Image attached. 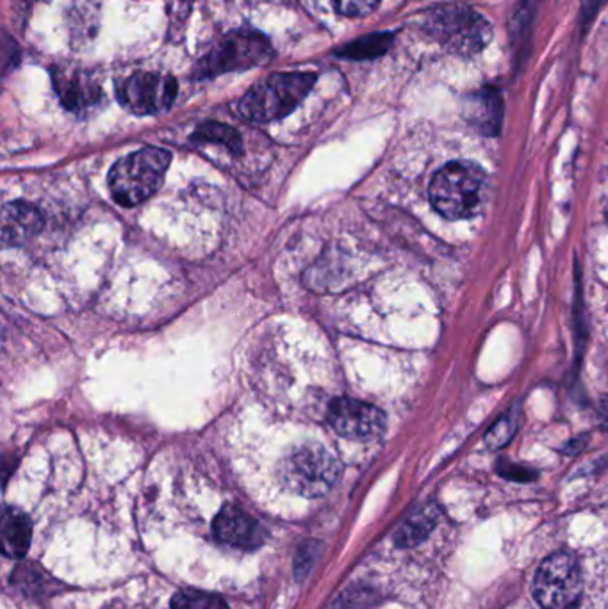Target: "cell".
<instances>
[{"label": "cell", "instance_id": "1", "mask_svg": "<svg viewBox=\"0 0 608 609\" xmlns=\"http://www.w3.org/2000/svg\"><path fill=\"white\" fill-rule=\"evenodd\" d=\"M172 156L163 148L147 147L120 159L109 173V189L122 207H136L156 195Z\"/></svg>", "mask_w": 608, "mask_h": 609}, {"label": "cell", "instance_id": "2", "mask_svg": "<svg viewBox=\"0 0 608 609\" xmlns=\"http://www.w3.org/2000/svg\"><path fill=\"white\" fill-rule=\"evenodd\" d=\"M485 197V173L476 164L456 161L435 173L431 202L441 216L466 220L475 216Z\"/></svg>", "mask_w": 608, "mask_h": 609}, {"label": "cell", "instance_id": "3", "mask_svg": "<svg viewBox=\"0 0 608 609\" xmlns=\"http://www.w3.org/2000/svg\"><path fill=\"white\" fill-rule=\"evenodd\" d=\"M314 83L317 75L311 72L270 75L243 97L239 113L250 122L259 123L284 119L300 105Z\"/></svg>", "mask_w": 608, "mask_h": 609}, {"label": "cell", "instance_id": "4", "mask_svg": "<svg viewBox=\"0 0 608 609\" xmlns=\"http://www.w3.org/2000/svg\"><path fill=\"white\" fill-rule=\"evenodd\" d=\"M425 29L446 50L460 55L479 54L493 38L489 22L468 5L437 8L426 18Z\"/></svg>", "mask_w": 608, "mask_h": 609}, {"label": "cell", "instance_id": "5", "mask_svg": "<svg viewBox=\"0 0 608 609\" xmlns=\"http://www.w3.org/2000/svg\"><path fill=\"white\" fill-rule=\"evenodd\" d=\"M270 41L256 30H236L225 36L213 50L198 63L200 77H216L227 72H245L272 60Z\"/></svg>", "mask_w": 608, "mask_h": 609}, {"label": "cell", "instance_id": "6", "mask_svg": "<svg viewBox=\"0 0 608 609\" xmlns=\"http://www.w3.org/2000/svg\"><path fill=\"white\" fill-rule=\"evenodd\" d=\"M584 594L579 561L569 552H555L543 561L534 580L541 608L574 609Z\"/></svg>", "mask_w": 608, "mask_h": 609}, {"label": "cell", "instance_id": "7", "mask_svg": "<svg viewBox=\"0 0 608 609\" xmlns=\"http://www.w3.org/2000/svg\"><path fill=\"white\" fill-rule=\"evenodd\" d=\"M284 482L306 497H320L331 490L339 476V463L325 447L309 444L297 447L284 460Z\"/></svg>", "mask_w": 608, "mask_h": 609}, {"label": "cell", "instance_id": "8", "mask_svg": "<svg viewBox=\"0 0 608 609\" xmlns=\"http://www.w3.org/2000/svg\"><path fill=\"white\" fill-rule=\"evenodd\" d=\"M177 91V80L159 72H138L122 80L116 88L120 103L139 116L164 113L174 105Z\"/></svg>", "mask_w": 608, "mask_h": 609}, {"label": "cell", "instance_id": "9", "mask_svg": "<svg viewBox=\"0 0 608 609\" xmlns=\"http://www.w3.org/2000/svg\"><path fill=\"white\" fill-rule=\"evenodd\" d=\"M326 419L337 435L353 440L379 437L386 427V415L382 410L357 399L342 398L332 401Z\"/></svg>", "mask_w": 608, "mask_h": 609}, {"label": "cell", "instance_id": "10", "mask_svg": "<svg viewBox=\"0 0 608 609\" xmlns=\"http://www.w3.org/2000/svg\"><path fill=\"white\" fill-rule=\"evenodd\" d=\"M52 83L61 103L70 113L85 116L89 111L99 108L102 100V88L94 75L72 64L55 66L52 70Z\"/></svg>", "mask_w": 608, "mask_h": 609}, {"label": "cell", "instance_id": "11", "mask_svg": "<svg viewBox=\"0 0 608 609\" xmlns=\"http://www.w3.org/2000/svg\"><path fill=\"white\" fill-rule=\"evenodd\" d=\"M214 536L228 546L258 547L262 542V531L258 522L245 511L225 507L214 519Z\"/></svg>", "mask_w": 608, "mask_h": 609}, {"label": "cell", "instance_id": "12", "mask_svg": "<svg viewBox=\"0 0 608 609\" xmlns=\"http://www.w3.org/2000/svg\"><path fill=\"white\" fill-rule=\"evenodd\" d=\"M38 209L24 202H11L2 211V237L5 245H22L41 231Z\"/></svg>", "mask_w": 608, "mask_h": 609}, {"label": "cell", "instance_id": "13", "mask_svg": "<svg viewBox=\"0 0 608 609\" xmlns=\"http://www.w3.org/2000/svg\"><path fill=\"white\" fill-rule=\"evenodd\" d=\"M466 116L480 133L493 136L500 130L501 116H504V102L495 89H484L475 97H471Z\"/></svg>", "mask_w": 608, "mask_h": 609}, {"label": "cell", "instance_id": "14", "mask_svg": "<svg viewBox=\"0 0 608 609\" xmlns=\"http://www.w3.org/2000/svg\"><path fill=\"white\" fill-rule=\"evenodd\" d=\"M30 546V522L25 513L5 508L2 515V550L8 558H24Z\"/></svg>", "mask_w": 608, "mask_h": 609}, {"label": "cell", "instance_id": "15", "mask_svg": "<svg viewBox=\"0 0 608 609\" xmlns=\"http://www.w3.org/2000/svg\"><path fill=\"white\" fill-rule=\"evenodd\" d=\"M392 44L393 36L387 35V33L364 36V38H359V40L348 44L347 47H343L339 50V58H345V60H371V58L386 54Z\"/></svg>", "mask_w": 608, "mask_h": 609}, {"label": "cell", "instance_id": "16", "mask_svg": "<svg viewBox=\"0 0 608 609\" xmlns=\"http://www.w3.org/2000/svg\"><path fill=\"white\" fill-rule=\"evenodd\" d=\"M195 141L216 142L228 148L231 152H241V138L233 127H227L223 123L208 122L200 125L194 134Z\"/></svg>", "mask_w": 608, "mask_h": 609}, {"label": "cell", "instance_id": "17", "mask_svg": "<svg viewBox=\"0 0 608 609\" xmlns=\"http://www.w3.org/2000/svg\"><path fill=\"white\" fill-rule=\"evenodd\" d=\"M435 524V511L432 508L421 510L420 513L412 515L409 521L404 524L400 533L396 535V540L400 546H414L418 542L423 540Z\"/></svg>", "mask_w": 608, "mask_h": 609}, {"label": "cell", "instance_id": "18", "mask_svg": "<svg viewBox=\"0 0 608 609\" xmlns=\"http://www.w3.org/2000/svg\"><path fill=\"white\" fill-rule=\"evenodd\" d=\"M172 609H228V606L218 595L200 589H183L172 599Z\"/></svg>", "mask_w": 608, "mask_h": 609}, {"label": "cell", "instance_id": "19", "mask_svg": "<svg viewBox=\"0 0 608 609\" xmlns=\"http://www.w3.org/2000/svg\"><path fill=\"white\" fill-rule=\"evenodd\" d=\"M332 4L342 15L362 16L375 10L381 0H332Z\"/></svg>", "mask_w": 608, "mask_h": 609}, {"label": "cell", "instance_id": "20", "mask_svg": "<svg viewBox=\"0 0 608 609\" xmlns=\"http://www.w3.org/2000/svg\"><path fill=\"white\" fill-rule=\"evenodd\" d=\"M512 435H514V424H512L509 418H504L487 432L485 443H487V446L493 447V449H498V447L509 443Z\"/></svg>", "mask_w": 608, "mask_h": 609}, {"label": "cell", "instance_id": "21", "mask_svg": "<svg viewBox=\"0 0 608 609\" xmlns=\"http://www.w3.org/2000/svg\"><path fill=\"white\" fill-rule=\"evenodd\" d=\"M607 0H584V8H582V27H587L588 22L594 21V16L601 10V5L605 4Z\"/></svg>", "mask_w": 608, "mask_h": 609}, {"label": "cell", "instance_id": "22", "mask_svg": "<svg viewBox=\"0 0 608 609\" xmlns=\"http://www.w3.org/2000/svg\"><path fill=\"white\" fill-rule=\"evenodd\" d=\"M500 472L505 477H510V480H523V482L534 477V472L526 471V469L523 468H516V465H510V463H507L505 469H500Z\"/></svg>", "mask_w": 608, "mask_h": 609}, {"label": "cell", "instance_id": "23", "mask_svg": "<svg viewBox=\"0 0 608 609\" xmlns=\"http://www.w3.org/2000/svg\"><path fill=\"white\" fill-rule=\"evenodd\" d=\"M598 413L601 426L608 432V396H605V398L599 401Z\"/></svg>", "mask_w": 608, "mask_h": 609}]
</instances>
